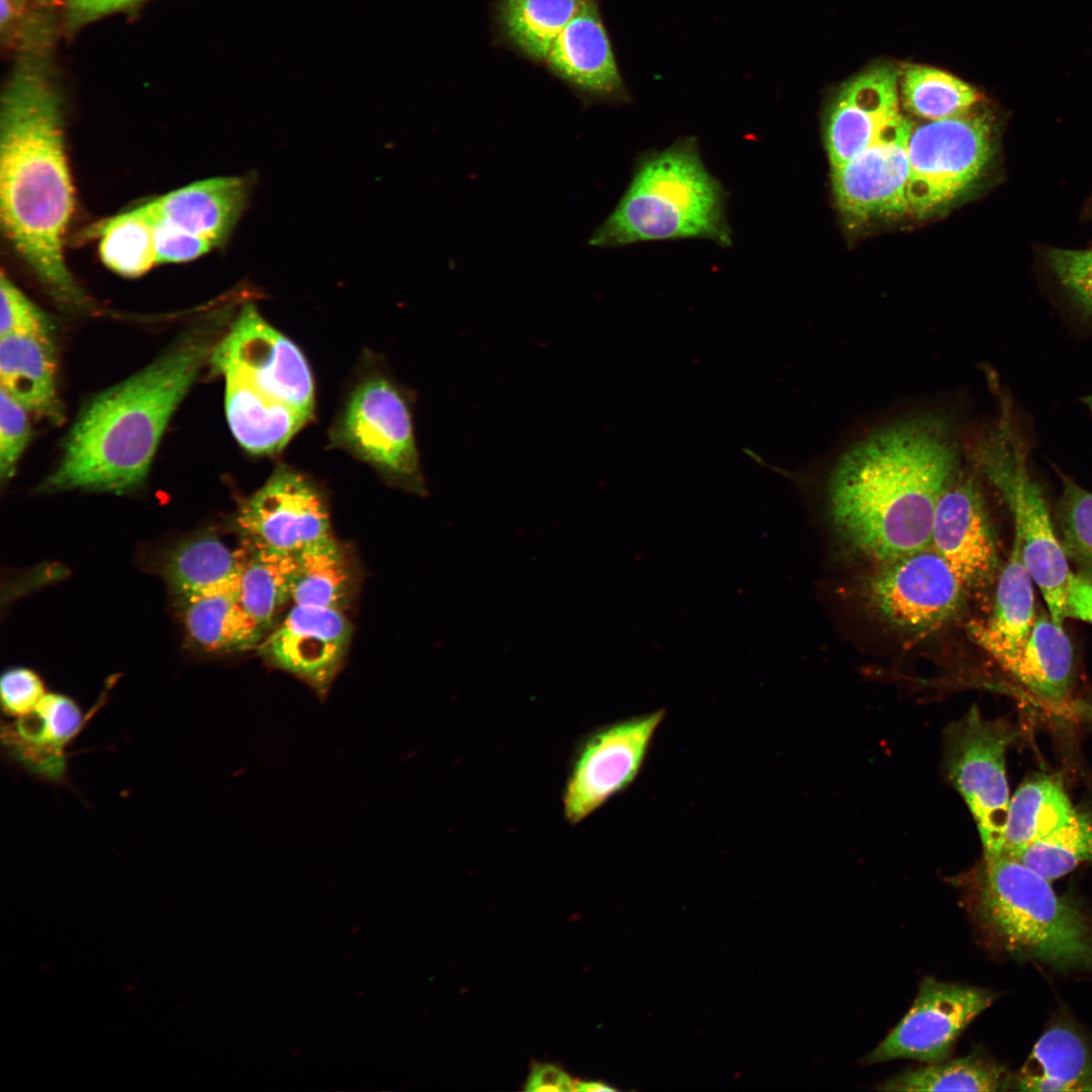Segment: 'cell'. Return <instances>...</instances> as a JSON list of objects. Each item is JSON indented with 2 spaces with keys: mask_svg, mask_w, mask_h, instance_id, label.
I'll use <instances>...</instances> for the list:
<instances>
[{
  "mask_svg": "<svg viewBox=\"0 0 1092 1092\" xmlns=\"http://www.w3.org/2000/svg\"><path fill=\"white\" fill-rule=\"evenodd\" d=\"M242 546L296 554L332 534L324 495L304 475L278 467L234 519Z\"/></svg>",
  "mask_w": 1092,
  "mask_h": 1092,
  "instance_id": "cell-12",
  "label": "cell"
},
{
  "mask_svg": "<svg viewBox=\"0 0 1092 1092\" xmlns=\"http://www.w3.org/2000/svg\"><path fill=\"white\" fill-rule=\"evenodd\" d=\"M664 711L623 720L588 736L576 753L563 792L566 820L576 824L638 777Z\"/></svg>",
  "mask_w": 1092,
  "mask_h": 1092,
  "instance_id": "cell-11",
  "label": "cell"
},
{
  "mask_svg": "<svg viewBox=\"0 0 1092 1092\" xmlns=\"http://www.w3.org/2000/svg\"><path fill=\"white\" fill-rule=\"evenodd\" d=\"M245 548L232 550L214 533L190 536L175 545L163 563V576L177 600L213 590L239 575Z\"/></svg>",
  "mask_w": 1092,
  "mask_h": 1092,
  "instance_id": "cell-29",
  "label": "cell"
},
{
  "mask_svg": "<svg viewBox=\"0 0 1092 1092\" xmlns=\"http://www.w3.org/2000/svg\"><path fill=\"white\" fill-rule=\"evenodd\" d=\"M224 380L229 427L239 444L252 454L279 453L310 420L240 381Z\"/></svg>",
  "mask_w": 1092,
  "mask_h": 1092,
  "instance_id": "cell-27",
  "label": "cell"
},
{
  "mask_svg": "<svg viewBox=\"0 0 1092 1092\" xmlns=\"http://www.w3.org/2000/svg\"><path fill=\"white\" fill-rule=\"evenodd\" d=\"M883 566L863 590L868 605L890 625L923 633L957 612L964 586L931 545Z\"/></svg>",
  "mask_w": 1092,
  "mask_h": 1092,
  "instance_id": "cell-13",
  "label": "cell"
},
{
  "mask_svg": "<svg viewBox=\"0 0 1092 1092\" xmlns=\"http://www.w3.org/2000/svg\"><path fill=\"white\" fill-rule=\"evenodd\" d=\"M549 70L586 100L627 99L612 47L594 0H587L552 43Z\"/></svg>",
  "mask_w": 1092,
  "mask_h": 1092,
  "instance_id": "cell-20",
  "label": "cell"
},
{
  "mask_svg": "<svg viewBox=\"0 0 1092 1092\" xmlns=\"http://www.w3.org/2000/svg\"><path fill=\"white\" fill-rule=\"evenodd\" d=\"M976 907L1006 951L1059 972L1092 973V919L1009 855L984 856Z\"/></svg>",
  "mask_w": 1092,
  "mask_h": 1092,
  "instance_id": "cell-5",
  "label": "cell"
},
{
  "mask_svg": "<svg viewBox=\"0 0 1092 1092\" xmlns=\"http://www.w3.org/2000/svg\"><path fill=\"white\" fill-rule=\"evenodd\" d=\"M155 248L157 263H179L194 260L213 247L204 239L156 218Z\"/></svg>",
  "mask_w": 1092,
  "mask_h": 1092,
  "instance_id": "cell-42",
  "label": "cell"
},
{
  "mask_svg": "<svg viewBox=\"0 0 1092 1092\" xmlns=\"http://www.w3.org/2000/svg\"><path fill=\"white\" fill-rule=\"evenodd\" d=\"M932 548L946 561L961 584H988L998 567L997 548L982 491L973 475L960 470L936 504Z\"/></svg>",
  "mask_w": 1092,
  "mask_h": 1092,
  "instance_id": "cell-17",
  "label": "cell"
},
{
  "mask_svg": "<svg viewBox=\"0 0 1092 1092\" xmlns=\"http://www.w3.org/2000/svg\"><path fill=\"white\" fill-rule=\"evenodd\" d=\"M899 96V73L888 65L873 67L840 88L825 123V148L831 171L869 147L900 113Z\"/></svg>",
  "mask_w": 1092,
  "mask_h": 1092,
  "instance_id": "cell-19",
  "label": "cell"
},
{
  "mask_svg": "<svg viewBox=\"0 0 1092 1092\" xmlns=\"http://www.w3.org/2000/svg\"><path fill=\"white\" fill-rule=\"evenodd\" d=\"M1002 667L1040 700L1065 703L1074 681V652L1063 625L1044 615L1035 618L1024 645Z\"/></svg>",
  "mask_w": 1092,
  "mask_h": 1092,
  "instance_id": "cell-26",
  "label": "cell"
},
{
  "mask_svg": "<svg viewBox=\"0 0 1092 1092\" xmlns=\"http://www.w3.org/2000/svg\"><path fill=\"white\" fill-rule=\"evenodd\" d=\"M142 1L144 0H65L67 23L72 29L78 28Z\"/></svg>",
  "mask_w": 1092,
  "mask_h": 1092,
  "instance_id": "cell-43",
  "label": "cell"
},
{
  "mask_svg": "<svg viewBox=\"0 0 1092 1092\" xmlns=\"http://www.w3.org/2000/svg\"><path fill=\"white\" fill-rule=\"evenodd\" d=\"M224 379L240 381L307 418L314 408V384L298 347L271 327L253 303H246L219 338L208 361Z\"/></svg>",
  "mask_w": 1092,
  "mask_h": 1092,
  "instance_id": "cell-10",
  "label": "cell"
},
{
  "mask_svg": "<svg viewBox=\"0 0 1092 1092\" xmlns=\"http://www.w3.org/2000/svg\"><path fill=\"white\" fill-rule=\"evenodd\" d=\"M239 575L231 583L177 600L188 638L205 653L225 654L256 649L265 633L243 610Z\"/></svg>",
  "mask_w": 1092,
  "mask_h": 1092,
  "instance_id": "cell-25",
  "label": "cell"
},
{
  "mask_svg": "<svg viewBox=\"0 0 1092 1092\" xmlns=\"http://www.w3.org/2000/svg\"><path fill=\"white\" fill-rule=\"evenodd\" d=\"M995 151L994 120L975 107L914 126L908 143V211L929 214L956 201L986 174Z\"/></svg>",
  "mask_w": 1092,
  "mask_h": 1092,
  "instance_id": "cell-7",
  "label": "cell"
},
{
  "mask_svg": "<svg viewBox=\"0 0 1092 1092\" xmlns=\"http://www.w3.org/2000/svg\"><path fill=\"white\" fill-rule=\"evenodd\" d=\"M1046 267L1072 302L1092 318V248L1071 250L1048 248Z\"/></svg>",
  "mask_w": 1092,
  "mask_h": 1092,
  "instance_id": "cell-38",
  "label": "cell"
},
{
  "mask_svg": "<svg viewBox=\"0 0 1092 1092\" xmlns=\"http://www.w3.org/2000/svg\"><path fill=\"white\" fill-rule=\"evenodd\" d=\"M155 223L149 201L98 224L99 255L105 266L126 277L147 273L157 263Z\"/></svg>",
  "mask_w": 1092,
  "mask_h": 1092,
  "instance_id": "cell-34",
  "label": "cell"
},
{
  "mask_svg": "<svg viewBox=\"0 0 1092 1092\" xmlns=\"http://www.w3.org/2000/svg\"><path fill=\"white\" fill-rule=\"evenodd\" d=\"M959 464L954 435L939 418L916 417L871 433L829 474L835 531L883 565L930 546L936 504Z\"/></svg>",
  "mask_w": 1092,
  "mask_h": 1092,
  "instance_id": "cell-2",
  "label": "cell"
},
{
  "mask_svg": "<svg viewBox=\"0 0 1092 1092\" xmlns=\"http://www.w3.org/2000/svg\"><path fill=\"white\" fill-rule=\"evenodd\" d=\"M0 335H52V325L37 307L2 271L0 279Z\"/></svg>",
  "mask_w": 1092,
  "mask_h": 1092,
  "instance_id": "cell-39",
  "label": "cell"
},
{
  "mask_svg": "<svg viewBox=\"0 0 1092 1092\" xmlns=\"http://www.w3.org/2000/svg\"><path fill=\"white\" fill-rule=\"evenodd\" d=\"M0 475L11 478L30 438L28 411L0 387Z\"/></svg>",
  "mask_w": 1092,
  "mask_h": 1092,
  "instance_id": "cell-40",
  "label": "cell"
},
{
  "mask_svg": "<svg viewBox=\"0 0 1092 1092\" xmlns=\"http://www.w3.org/2000/svg\"><path fill=\"white\" fill-rule=\"evenodd\" d=\"M575 1082L576 1080L556 1064L533 1062L524 1089L542 1092L573 1091Z\"/></svg>",
  "mask_w": 1092,
  "mask_h": 1092,
  "instance_id": "cell-44",
  "label": "cell"
},
{
  "mask_svg": "<svg viewBox=\"0 0 1092 1092\" xmlns=\"http://www.w3.org/2000/svg\"><path fill=\"white\" fill-rule=\"evenodd\" d=\"M913 127L900 112L869 147L831 171L835 201L849 220L867 221L908 211V143Z\"/></svg>",
  "mask_w": 1092,
  "mask_h": 1092,
  "instance_id": "cell-15",
  "label": "cell"
},
{
  "mask_svg": "<svg viewBox=\"0 0 1092 1092\" xmlns=\"http://www.w3.org/2000/svg\"><path fill=\"white\" fill-rule=\"evenodd\" d=\"M1000 414L971 447L979 470L1001 493L1021 544L1024 565L1038 586L1050 617L1063 625L1071 577L1068 559L1054 529L1040 485L1028 462V446L1000 395Z\"/></svg>",
  "mask_w": 1092,
  "mask_h": 1092,
  "instance_id": "cell-6",
  "label": "cell"
},
{
  "mask_svg": "<svg viewBox=\"0 0 1092 1092\" xmlns=\"http://www.w3.org/2000/svg\"><path fill=\"white\" fill-rule=\"evenodd\" d=\"M244 548L245 556L239 573V602L266 635L273 628L281 608L290 602L297 553Z\"/></svg>",
  "mask_w": 1092,
  "mask_h": 1092,
  "instance_id": "cell-31",
  "label": "cell"
},
{
  "mask_svg": "<svg viewBox=\"0 0 1092 1092\" xmlns=\"http://www.w3.org/2000/svg\"><path fill=\"white\" fill-rule=\"evenodd\" d=\"M1007 1070L983 1056L974 1054L954 1060L927 1064L905 1071L883 1082V1091H1005L1012 1088Z\"/></svg>",
  "mask_w": 1092,
  "mask_h": 1092,
  "instance_id": "cell-33",
  "label": "cell"
},
{
  "mask_svg": "<svg viewBox=\"0 0 1092 1092\" xmlns=\"http://www.w3.org/2000/svg\"><path fill=\"white\" fill-rule=\"evenodd\" d=\"M1002 853L1053 882L1092 860V814L1077 811L1048 835Z\"/></svg>",
  "mask_w": 1092,
  "mask_h": 1092,
  "instance_id": "cell-36",
  "label": "cell"
},
{
  "mask_svg": "<svg viewBox=\"0 0 1092 1092\" xmlns=\"http://www.w3.org/2000/svg\"><path fill=\"white\" fill-rule=\"evenodd\" d=\"M54 23L37 20L18 36L0 109V220L16 253L60 302L83 292L64 256L74 206L63 99L52 64Z\"/></svg>",
  "mask_w": 1092,
  "mask_h": 1092,
  "instance_id": "cell-1",
  "label": "cell"
},
{
  "mask_svg": "<svg viewBox=\"0 0 1092 1092\" xmlns=\"http://www.w3.org/2000/svg\"><path fill=\"white\" fill-rule=\"evenodd\" d=\"M1076 813L1060 779L1046 774L1026 778L1010 799L1002 852L1048 835Z\"/></svg>",
  "mask_w": 1092,
  "mask_h": 1092,
  "instance_id": "cell-30",
  "label": "cell"
},
{
  "mask_svg": "<svg viewBox=\"0 0 1092 1092\" xmlns=\"http://www.w3.org/2000/svg\"><path fill=\"white\" fill-rule=\"evenodd\" d=\"M1032 578L1014 536L1009 558L1001 570L996 587L994 610L985 623H975V640L1001 665L1014 656L1026 642L1035 621Z\"/></svg>",
  "mask_w": 1092,
  "mask_h": 1092,
  "instance_id": "cell-23",
  "label": "cell"
},
{
  "mask_svg": "<svg viewBox=\"0 0 1092 1092\" xmlns=\"http://www.w3.org/2000/svg\"><path fill=\"white\" fill-rule=\"evenodd\" d=\"M678 239L732 244L727 192L706 168L695 136L637 157L628 187L588 244L620 248Z\"/></svg>",
  "mask_w": 1092,
  "mask_h": 1092,
  "instance_id": "cell-4",
  "label": "cell"
},
{
  "mask_svg": "<svg viewBox=\"0 0 1092 1092\" xmlns=\"http://www.w3.org/2000/svg\"><path fill=\"white\" fill-rule=\"evenodd\" d=\"M252 185L242 177L193 182L150 201L155 217L217 247L226 242L247 206Z\"/></svg>",
  "mask_w": 1092,
  "mask_h": 1092,
  "instance_id": "cell-21",
  "label": "cell"
},
{
  "mask_svg": "<svg viewBox=\"0 0 1092 1092\" xmlns=\"http://www.w3.org/2000/svg\"><path fill=\"white\" fill-rule=\"evenodd\" d=\"M899 92L904 108L927 121L962 115L980 101L979 93L968 83L919 65L907 66L899 74Z\"/></svg>",
  "mask_w": 1092,
  "mask_h": 1092,
  "instance_id": "cell-35",
  "label": "cell"
},
{
  "mask_svg": "<svg viewBox=\"0 0 1092 1092\" xmlns=\"http://www.w3.org/2000/svg\"><path fill=\"white\" fill-rule=\"evenodd\" d=\"M616 1090L614 1087L602 1082V1081H576L575 1091H589V1092H610Z\"/></svg>",
  "mask_w": 1092,
  "mask_h": 1092,
  "instance_id": "cell-46",
  "label": "cell"
},
{
  "mask_svg": "<svg viewBox=\"0 0 1092 1092\" xmlns=\"http://www.w3.org/2000/svg\"><path fill=\"white\" fill-rule=\"evenodd\" d=\"M48 691L41 677L27 667L5 670L0 679L1 709L5 718H16L32 711Z\"/></svg>",
  "mask_w": 1092,
  "mask_h": 1092,
  "instance_id": "cell-41",
  "label": "cell"
},
{
  "mask_svg": "<svg viewBox=\"0 0 1092 1092\" xmlns=\"http://www.w3.org/2000/svg\"><path fill=\"white\" fill-rule=\"evenodd\" d=\"M1016 735L1007 721L987 719L977 707L946 728V777L975 820L984 856L1004 848L1010 804L1006 753Z\"/></svg>",
  "mask_w": 1092,
  "mask_h": 1092,
  "instance_id": "cell-8",
  "label": "cell"
},
{
  "mask_svg": "<svg viewBox=\"0 0 1092 1092\" xmlns=\"http://www.w3.org/2000/svg\"><path fill=\"white\" fill-rule=\"evenodd\" d=\"M1019 1091L1092 1092V1039L1068 1020H1057L1034 1043L1012 1078Z\"/></svg>",
  "mask_w": 1092,
  "mask_h": 1092,
  "instance_id": "cell-22",
  "label": "cell"
},
{
  "mask_svg": "<svg viewBox=\"0 0 1092 1092\" xmlns=\"http://www.w3.org/2000/svg\"><path fill=\"white\" fill-rule=\"evenodd\" d=\"M89 717L71 697L48 692L29 713L1 721L6 758L39 781L59 785L68 779V748Z\"/></svg>",
  "mask_w": 1092,
  "mask_h": 1092,
  "instance_id": "cell-18",
  "label": "cell"
},
{
  "mask_svg": "<svg viewBox=\"0 0 1092 1092\" xmlns=\"http://www.w3.org/2000/svg\"><path fill=\"white\" fill-rule=\"evenodd\" d=\"M51 337L12 334L0 339L1 387L28 412L53 422L63 418Z\"/></svg>",
  "mask_w": 1092,
  "mask_h": 1092,
  "instance_id": "cell-24",
  "label": "cell"
},
{
  "mask_svg": "<svg viewBox=\"0 0 1092 1092\" xmlns=\"http://www.w3.org/2000/svg\"><path fill=\"white\" fill-rule=\"evenodd\" d=\"M993 1000L987 990L926 977L908 1012L863 1062L944 1061L963 1031Z\"/></svg>",
  "mask_w": 1092,
  "mask_h": 1092,
  "instance_id": "cell-14",
  "label": "cell"
},
{
  "mask_svg": "<svg viewBox=\"0 0 1092 1092\" xmlns=\"http://www.w3.org/2000/svg\"><path fill=\"white\" fill-rule=\"evenodd\" d=\"M352 633L342 610L292 605L256 650L266 663L304 681L325 699L344 663Z\"/></svg>",
  "mask_w": 1092,
  "mask_h": 1092,
  "instance_id": "cell-16",
  "label": "cell"
},
{
  "mask_svg": "<svg viewBox=\"0 0 1092 1092\" xmlns=\"http://www.w3.org/2000/svg\"><path fill=\"white\" fill-rule=\"evenodd\" d=\"M1087 213L1089 214V216H1090V217H1092V199H1091V201H1090V202L1088 203V207H1087Z\"/></svg>",
  "mask_w": 1092,
  "mask_h": 1092,
  "instance_id": "cell-49",
  "label": "cell"
},
{
  "mask_svg": "<svg viewBox=\"0 0 1092 1092\" xmlns=\"http://www.w3.org/2000/svg\"><path fill=\"white\" fill-rule=\"evenodd\" d=\"M359 585L356 560L332 534L297 553L290 603L345 611Z\"/></svg>",
  "mask_w": 1092,
  "mask_h": 1092,
  "instance_id": "cell-28",
  "label": "cell"
},
{
  "mask_svg": "<svg viewBox=\"0 0 1092 1092\" xmlns=\"http://www.w3.org/2000/svg\"><path fill=\"white\" fill-rule=\"evenodd\" d=\"M333 441L369 463L392 485L425 495L410 396L386 378L360 383L336 424Z\"/></svg>",
  "mask_w": 1092,
  "mask_h": 1092,
  "instance_id": "cell-9",
  "label": "cell"
},
{
  "mask_svg": "<svg viewBox=\"0 0 1092 1092\" xmlns=\"http://www.w3.org/2000/svg\"><path fill=\"white\" fill-rule=\"evenodd\" d=\"M1062 494L1057 508L1060 542L1068 560L1081 576L1092 579V492L1061 474Z\"/></svg>",
  "mask_w": 1092,
  "mask_h": 1092,
  "instance_id": "cell-37",
  "label": "cell"
},
{
  "mask_svg": "<svg viewBox=\"0 0 1092 1092\" xmlns=\"http://www.w3.org/2000/svg\"><path fill=\"white\" fill-rule=\"evenodd\" d=\"M1066 618H1074L1092 624V580L1071 574L1067 599Z\"/></svg>",
  "mask_w": 1092,
  "mask_h": 1092,
  "instance_id": "cell-45",
  "label": "cell"
},
{
  "mask_svg": "<svg viewBox=\"0 0 1092 1092\" xmlns=\"http://www.w3.org/2000/svg\"><path fill=\"white\" fill-rule=\"evenodd\" d=\"M11 4L20 10L25 11L28 0H8Z\"/></svg>",
  "mask_w": 1092,
  "mask_h": 1092,
  "instance_id": "cell-47",
  "label": "cell"
},
{
  "mask_svg": "<svg viewBox=\"0 0 1092 1092\" xmlns=\"http://www.w3.org/2000/svg\"><path fill=\"white\" fill-rule=\"evenodd\" d=\"M587 0H498L496 21L521 54L545 62L559 33Z\"/></svg>",
  "mask_w": 1092,
  "mask_h": 1092,
  "instance_id": "cell-32",
  "label": "cell"
},
{
  "mask_svg": "<svg viewBox=\"0 0 1092 1092\" xmlns=\"http://www.w3.org/2000/svg\"><path fill=\"white\" fill-rule=\"evenodd\" d=\"M1084 402L1089 407V410L1092 412V395H1089V396L1085 397Z\"/></svg>",
  "mask_w": 1092,
  "mask_h": 1092,
  "instance_id": "cell-48",
  "label": "cell"
},
{
  "mask_svg": "<svg viewBox=\"0 0 1092 1092\" xmlns=\"http://www.w3.org/2000/svg\"><path fill=\"white\" fill-rule=\"evenodd\" d=\"M222 324L193 326L154 362L86 404L43 487L124 492L145 480L161 437L203 364Z\"/></svg>",
  "mask_w": 1092,
  "mask_h": 1092,
  "instance_id": "cell-3",
  "label": "cell"
}]
</instances>
